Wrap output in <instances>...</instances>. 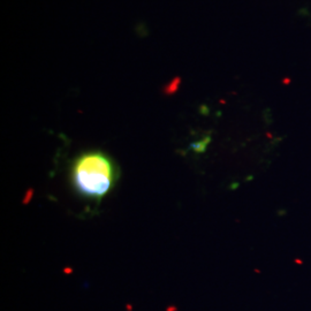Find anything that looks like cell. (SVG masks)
<instances>
[{
  "label": "cell",
  "instance_id": "obj_1",
  "mask_svg": "<svg viewBox=\"0 0 311 311\" xmlns=\"http://www.w3.org/2000/svg\"><path fill=\"white\" fill-rule=\"evenodd\" d=\"M118 179L114 161L100 151L79 156L70 168V182L76 192L90 201H100L114 188Z\"/></svg>",
  "mask_w": 311,
  "mask_h": 311
}]
</instances>
